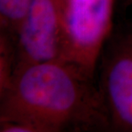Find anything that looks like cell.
Returning a JSON list of instances; mask_svg holds the SVG:
<instances>
[{
	"label": "cell",
	"mask_w": 132,
	"mask_h": 132,
	"mask_svg": "<svg viewBox=\"0 0 132 132\" xmlns=\"http://www.w3.org/2000/svg\"><path fill=\"white\" fill-rule=\"evenodd\" d=\"M96 76L69 60L28 65L0 89V132H105Z\"/></svg>",
	"instance_id": "1"
},
{
	"label": "cell",
	"mask_w": 132,
	"mask_h": 132,
	"mask_svg": "<svg viewBox=\"0 0 132 132\" xmlns=\"http://www.w3.org/2000/svg\"><path fill=\"white\" fill-rule=\"evenodd\" d=\"M96 80L111 131L132 132V16L117 18L100 54Z\"/></svg>",
	"instance_id": "2"
},
{
	"label": "cell",
	"mask_w": 132,
	"mask_h": 132,
	"mask_svg": "<svg viewBox=\"0 0 132 132\" xmlns=\"http://www.w3.org/2000/svg\"><path fill=\"white\" fill-rule=\"evenodd\" d=\"M65 34L64 59L96 76L98 62L114 25L116 0H61Z\"/></svg>",
	"instance_id": "3"
},
{
	"label": "cell",
	"mask_w": 132,
	"mask_h": 132,
	"mask_svg": "<svg viewBox=\"0 0 132 132\" xmlns=\"http://www.w3.org/2000/svg\"><path fill=\"white\" fill-rule=\"evenodd\" d=\"M61 0H31L13 43V73L39 63L64 59Z\"/></svg>",
	"instance_id": "4"
},
{
	"label": "cell",
	"mask_w": 132,
	"mask_h": 132,
	"mask_svg": "<svg viewBox=\"0 0 132 132\" xmlns=\"http://www.w3.org/2000/svg\"><path fill=\"white\" fill-rule=\"evenodd\" d=\"M31 0H0V35L13 44Z\"/></svg>",
	"instance_id": "5"
},
{
	"label": "cell",
	"mask_w": 132,
	"mask_h": 132,
	"mask_svg": "<svg viewBox=\"0 0 132 132\" xmlns=\"http://www.w3.org/2000/svg\"><path fill=\"white\" fill-rule=\"evenodd\" d=\"M116 5H118V9H122V12L127 11L132 8V0H116Z\"/></svg>",
	"instance_id": "6"
},
{
	"label": "cell",
	"mask_w": 132,
	"mask_h": 132,
	"mask_svg": "<svg viewBox=\"0 0 132 132\" xmlns=\"http://www.w3.org/2000/svg\"><path fill=\"white\" fill-rule=\"evenodd\" d=\"M121 15H129V16H132V8H130V10H128L127 11L121 13Z\"/></svg>",
	"instance_id": "7"
}]
</instances>
